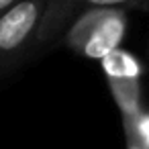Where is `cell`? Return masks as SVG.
<instances>
[{
    "label": "cell",
    "mask_w": 149,
    "mask_h": 149,
    "mask_svg": "<svg viewBox=\"0 0 149 149\" xmlns=\"http://www.w3.org/2000/svg\"><path fill=\"white\" fill-rule=\"evenodd\" d=\"M47 0H23L0 17V82L37 49V33Z\"/></svg>",
    "instance_id": "2"
},
{
    "label": "cell",
    "mask_w": 149,
    "mask_h": 149,
    "mask_svg": "<svg viewBox=\"0 0 149 149\" xmlns=\"http://www.w3.org/2000/svg\"><path fill=\"white\" fill-rule=\"evenodd\" d=\"M88 8H123L149 13V0H47L45 15L37 33V47L63 35L65 27Z\"/></svg>",
    "instance_id": "4"
},
{
    "label": "cell",
    "mask_w": 149,
    "mask_h": 149,
    "mask_svg": "<svg viewBox=\"0 0 149 149\" xmlns=\"http://www.w3.org/2000/svg\"><path fill=\"white\" fill-rule=\"evenodd\" d=\"M127 149H137V147H133V145H127Z\"/></svg>",
    "instance_id": "7"
},
{
    "label": "cell",
    "mask_w": 149,
    "mask_h": 149,
    "mask_svg": "<svg viewBox=\"0 0 149 149\" xmlns=\"http://www.w3.org/2000/svg\"><path fill=\"white\" fill-rule=\"evenodd\" d=\"M127 145L137 149H149V108H143L135 118L120 123Z\"/></svg>",
    "instance_id": "5"
},
{
    "label": "cell",
    "mask_w": 149,
    "mask_h": 149,
    "mask_svg": "<svg viewBox=\"0 0 149 149\" xmlns=\"http://www.w3.org/2000/svg\"><path fill=\"white\" fill-rule=\"evenodd\" d=\"M100 68L110 90V96L120 112V123L135 118L145 108L141 88L143 63L139 61V57L118 47L100 61Z\"/></svg>",
    "instance_id": "3"
},
{
    "label": "cell",
    "mask_w": 149,
    "mask_h": 149,
    "mask_svg": "<svg viewBox=\"0 0 149 149\" xmlns=\"http://www.w3.org/2000/svg\"><path fill=\"white\" fill-rule=\"evenodd\" d=\"M19 2H23V0H0V17L6 15L10 8H15Z\"/></svg>",
    "instance_id": "6"
},
{
    "label": "cell",
    "mask_w": 149,
    "mask_h": 149,
    "mask_svg": "<svg viewBox=\"0 0 149 149\" xmlns=\"http://www.w3.org/2000/svg\"><path fill=\"white\" fill-rule=\"evenodd\" d=\"M129 27V10L88 8L80 13L63 31V43L78 55L102 61L118 49Z\"/></svg>",
    "instance_id": "1"
}]
</instances>
